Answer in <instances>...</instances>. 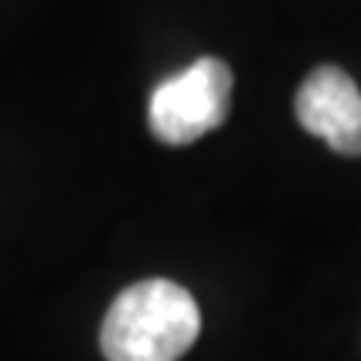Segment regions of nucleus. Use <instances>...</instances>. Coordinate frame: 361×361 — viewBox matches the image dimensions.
I'll return each instance as SVG.
<instances>
[{
    "instance_id": "7ed1b4c3",
    "label": "nucleus",
    "mask_w": 361,
    "mask_h": 361,
    "mask_svg": "<svg viewBox=\"0 0 361 361\" xmlns=\"http://www.w3.org/2000/svg\"><path fill=\"white\" fill-rule=\"evenodd\" d=\"M295 114L301 128L338 154H361V90L341 67L324 64L298 87Z\"/></svg>"
},
{
    "instance_id": "f03ea898",
    "label": "nucleus",
    "mask_w": 361,
    "mask_h": 361,
    "mask_svg": "<svg viewBox=\"0 0 361 361\" xmlns=\"http://www.w3.org/2000/svg\"><path fill=\"white\" fill-rule=\"evenodd\" d=\"M231 67L218 57H201L178 78L157 84L147 107L154 137L171 147H184L218 130L231 111Z\"/></svg>"
},
{
    "instance_id": "f257e3e1",
    "label": "nucleus",
    "mask_w": 361,
    "mask_h": 361,
    "mask_svg": "<svg viewBox=\"0 0 361 361\" xmlns=\"http://www.w3.org/2000/svg\"><path fill=\"white\" fill-rule=\"evenodd\" d=\"M201 335V311L188 288L164 278L124 288L101 324L107 361H178Z\"/></svg>"
}]
</instances>
